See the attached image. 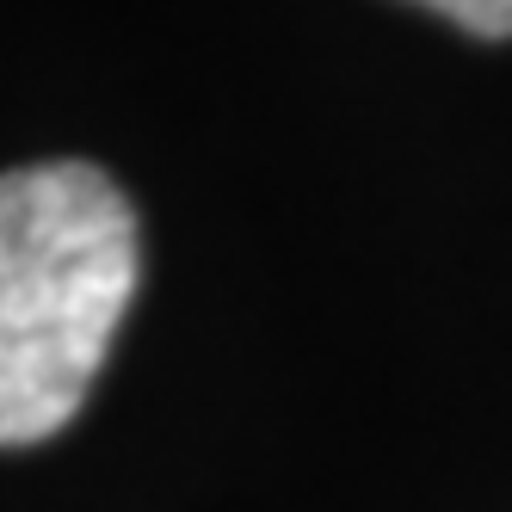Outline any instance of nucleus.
I'll return each instance as SVG.
<instances>
[{
    "label": "nucleus",
    "instance_id": "1",
    "mask_svg": "<svg viewBox=\"0 0 512 512\" xmlns=\"http://www.w3.org/2000/svg\"><path fill=\"white\" fill-rule=\"evenodd\" d=\"M136 278V210L99 167L0 173V451L44 445L81 414Z\"/></svg>",
    "mask_w": 512,
    "mask_h": 512
},
{
    "label": "nucleus",
    "instance_id": "2",
    "mask_svg": "<svg viewBox=\"0 0 512 512\" xmlns=\"http://www.w3.org/2000/svg\"><path fill=\"white\" fill-rule=\"evenodd\" d=\"M420 7L445 13L451 25L475 31V38H512V0H420Z\"/></svg>",
    "mask_w": 512,
    "mask_h": 512
}]
</instances>
